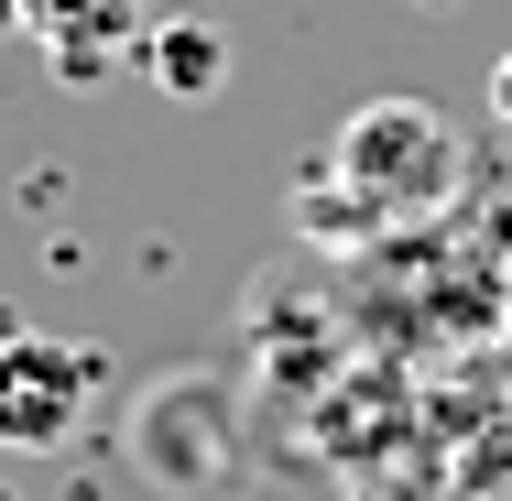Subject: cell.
<instances>
[{
  "mask_svg": "<svg viewBox=\"0 0 512 501\" xmlns=\"http://www.w3.org/2000/svg\"><path fill=\"white\" fill-rule=\"evenodd\" d=\"M458 131H447V109L425 99H371L349 109V131L316 153L306 175V229L316 240H338V251H360V240H382V229H404V218H425V207L458 197Z\"/></svg>",
  "mask_w": 512,
  "mask_h": 501,
  "instance_id": "1",
  "label": "cell"
},
{
  "mask_svg": "<svg viewBox=\"0 0 512 501\" xmlns=\"http://www.w3.org/2000/svg\"><path fill=\"white\" fill-rule=\"evenodd\" d=\"M99 403V349L77 338H0V447L11 458H55Z\"/></svg>",
  "mask_w": 512,
  "mask_h": 501,
  "instance_id": "2",
  "label": "cell"
},
{
  "mask_svg": "<svg viewBox=\"0 0 512 501\" xmlns=\"http://www.w3.org/2000/svg\"><path fill=\"white\" fill-rule=\"evenodd\" d=\"M131 458L164 480V491H207L229 469V382L218 371H175L131 403Z\"/></svg>",
  "mask_w": 512,
  "mask_h": 501,
  "instance_id": "3",
  "label": "cell"
},
{
  "mask_svg": "<svg viewBox=\"0 0 512 501\" xmlns=\"http://www.w3.org/2000/svg\"><path fill=\"white\" fill-rule=\"evenodd\" d=\"M22 33L44 44V66L66 88H109L120 66H142L153 0H22Z\"/></svg>",
  "mask_w": 512,
  "mask_h": 501,
  "instance_id": "4",
  "label": "cell"
},
{
  "mask_svg": "<svg viewBox=\"0 0 512 501\" xmlns=\"http://www.w3.org/2000/svg\"><path fill=\"white\" fill-rule=\"evenodd\" d=\"M142 77L164 99H218L229 88V33L218 22H153L142 33Z\"/></svg>",
  "mask_w": 512,
  "mask_h": 501,
  "instance_id": "5",
  "label": "cell"
},
{
  "mask_svg": "<svg viewBox=\"0 0 512 501\" xmlns=\"http://www.w3.org/2000/svg\"><path fill=\"white\" fill-rule=\"evenodd\" d=\"M491 120H502V131H512V55H502V66H491Z\"/></svg>",
  "mask_w": 512,
  "mask_h": 501,
  "instance_id": "6",
  "label": "cell"
},
{
  "mask_svg": "<svg viewBox=\"0 0 512 501\" xmlns=\"http://www.w3.org/2000/svg\"><path fill=\"white\" fill-rule=\"evenodd\" d=\"M0 33H22V0H0Z\"/></svg>",
  "mask_w": 512,
  "mask_h": 501,
  "instance_id": "7",
  "label": "cell"
}]
</instances>
